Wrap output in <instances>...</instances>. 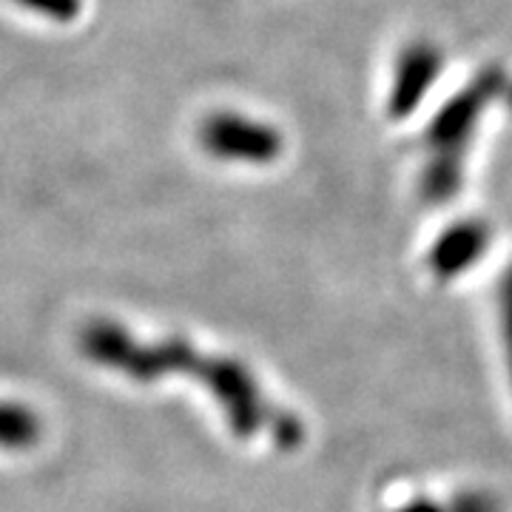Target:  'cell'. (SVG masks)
I'll return each mask as SVG.
<instances>
[{
    "mask_svg": "<svg viewBox=\"0 0 512 512\" xmlns=\"http://www.w3.org/2000/svg\"><path fill=\"white\" fill-rule=\"evenodd\" d=\"M80 350L100 367L134 382H154L171 373L197 379L220 402L225 421L239 439L268 433L279 447H296L302 441V424L265 402L254 376L234 359L200 353L183 339L146 342L114 322H89L80 333Z\"/></svg>",
    "mask_w": 512,
    "mask_h": 512,
    "instance_id": "cell-1",
    "label": "cell"
},
{
    "mask_svg": "<svg viewBox=\"0 0 512 512\" xmlns=\"http://www.w3.org/2000/svg\"><path fill=\"white\" fill-rule=\"evenodd\" d=\"M498 89H501V74L490 69L473 80L458 97H453L433 120V126L427 131V143L433 148V154L424 171V194L433 202L450 200L453 194H458L464 151L473 140V128L481 111L490 106Z\"/></svg>",
    "mask_w": 512,
    "mask_h": 512,
    "instance_id": "cell-2",
    "label": "cell"
},
{
    "mask_svg": "<svg viewBox=\"0 0 512 512\" xmlns=\"http://www.w3.org/2000/svg\"><path fill=\"white\" fill-rule=\"evenodd\" d=\"M441 74V52L430 43H416L404 52L396 74V92L390 109L396 117H402L404 111L416 109L427 89L439 80Z\"/></svg>",
    "mask_w": 512,
    "mask_h": 512,
    "instance_id": "cell-3",
    "label": "cell"
},
{
    "mask_svg": "<svg viewBox=\"0 0 512 512\" xmlns=\"http://www.w3.org/2000/svg\"><path fill=\"white\" fill-rule=\"evenodd\" d=\"M487 245V228L478 222H461L453 225L433 248V271L439 276H456L470 262H476Z\"/></svg>",
    "mask_w": 512,
    "mask_h": 512,
    "instance_id": "cell-4",
    "label": "cell"
},
{
    "mask_svg": "<svg viewBox=\"0 0 512 512\" xmlns=\"http://www.w3.org/2000/svg\"><path fill=\"white\" fill-rule=\"evenodd\" d=\"M501 311H504V339H507V359H510L512 376V271L504 282V291H501Z\"/></svg>",
    "mask_w": 512,
    "mask_h": 512,
    "instance_id": "cell-5",
    "label": "cell"
},
{
    "mask_svg": "<svg viewBox=\"0 0 512 512\" xmlns=\"http://www.w3.org/2000/svg\"><path fill=\"white\" fill-rule=\"evenodd\" d=\"M510 100H512V94H510Z\"/></svg>",
    "mask_w": 512,
    "mask_h": 512,
    "instance_id": "cell-6",
    "label": "cell"
}]
</instances>
